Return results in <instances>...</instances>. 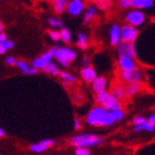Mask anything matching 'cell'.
Returning a JSON list of instances; mask_svg holds the SVG:
<instances>
[{"label": "cell", "instance_id": "obj_24", "mask_svg": "<svg viewBox=\"0 0 155 155\" xmlns=\"http://www.w3.org/2000/svg\"><path fill=\"white\" fill-rule=\"evenodd\" d=\"M45 72H47V73L50 75H53V77L60 75L62 73V72L60 71V69H59L58 65L55 64V63H53V62H51L50 64L47 65V68L45 69Z\"/></svg>", "mask_w": 155, "mask_h": 155}, {"label": "cell", "instance_id": "obj_7", "mask_svg": "<svg viewBox=\"0 0 155 155\" xmlns=\"http://www.w3.org/2000/svg\"><path fill=\"white\" fill-rule=\"evenodd\" d=\"M139 28L131 25H123L121 27V41L125 42H135L139 37Z\"/></svg>", "mask_w": 155, "mask_h": 155}, {"label": "cell", "instance_id": "obj_34", "mask_svg": "<svg viewBox=\"0 0 155 155\" xmlns=\"http://www.w3.org/2000/svg\"><path fill=\"white\" fill-rule=\"evenodd\" d=\"M37 72H38V70H37V69H35L33 67H32V68H30V67H29V68L27 69L23 73H25V74H28V75H32V74H36Z\"/></svg>", "mask_w": 155, "mask_h": 155}, {"label": "cell", "instance_id": "obj_37", "mask_svg": "<svg viewBox=\"0 0 155 155\" xmlns=\"http://www.w3.org/2000/svg\"><path fill=\"white\" fill-rule=\"evenodd\" d=\"M16 59L13 58V57H8V58L6 59V63L7 64H9V65H13V64H16Z\"/></svg>", "mask_w": 155, "mask_h": 155}, {"label": "cell", "instance_id": "obj_15", "mask_svg": "<svg viewBox=\"0 0 155 155\" xmlns=\"http://www.w3.org/2000/svg\"><path fill=\"white\" fill-rule=\"evenodd\" d=\"M97 9H99V8H97L95 5H93V3L89 5V6L85 8V10H84V12H83V25L90 23L91 21L97 17Z\"/></svg>", "mask_w": 155, "mask_h": 155}, {"label": "cell", "instance_id": "obj_31", "mask_svg": "<svg viewBox=\"0 0 155 155\" xmlns=\"http://www.w3.org/2000/svg\"><path fill=\"white\" fill-rule=\"evenodd\" d=\"M146 121H147L146 117H144V116H142V115H139V116H135V117L133 119L132 123H133V125L135 126V125H140V124H142V123L146 122Z\"/></svg>", "mask_w": 155, "mask_h": 155}, {"label": "cell", "instance_id": "obj_45", "mask_svg": "<svg viewBox=\"0 0 155 155\" xmlns=\"http://www.w3.org/2000/svg\"><path fill=\"white\" fill-rule=\"evenodd\" d=\"M30 1H35V0H30Z\"/></svg>", "mask_w": 155, "mask_h": 155}, {"label": "cell", "instance_id": "obj_35", "mask_svg": "<svg viewBox=\"0 0 155 155\" xmlns=\"http://www.w3.org/2000/svg\"><path fill=\"white\" fill-rule=\"evenodd\" d=\"M3 43V45H5V47H6V49L7 50H10V49H12L13 48V42L11 41V40H6V41L5 42H2Z\"/></svg>", "mask_w": 155, "mask_h": 155}, {"label": "cell", "instance_id": "obj_20", "mask_svg": "<svg viewBox=\"0 0 155 155\" xmlns=\"http://www.w3.org/2000/svg\"><path fill=\"white\" fill-rule=\"evenodd\" d=\"M134 131L135 132H147V133H153L155 131V126L152 123H150L149 121L140 124V125L134 126Z\"/></svg>", "mask_w": 155, "mask_h": 155}, {"label": "cell", "instance_id": "obj_36", "mask_svg": "<svg viewBox=\"0 0 155 155\" xmlns=\"http://www.w3.org/2000/svg\"><path fill=\"white\" fill-rule=\"evenodd\" d=\"M81 126H82V124H81L80 120H79V119H74V123H73V127H74V130L79 131V130L81 129Z\"/></svg>", "mask_w": 155, "mask_h": 155}, {"label": "cell", "instance_id": "obj_26", "mask_svg": "<svg viewBox=\"0 0 155 155\" xmlns=\"http://www.w3.org/2000/svg\"><path fill=\"white\" fill-rule=\"evenodd\" d=\"M111 115L113 117V120L115 122H119V121H122L125 116V112L123 109H120V110H114V111H110Z\"/></svg>", "mask_w": 155, "mask_h": 155}, {"label": "cell", "instance_id": "obj_4", "mask_svg": "<svg viewBox=\"0 0 155 155\" xmlns=\"http://www.w3.org/2000/svg\"><path fill=\"white\" fill-rule=\"evenodd\" d=\"M95 101L101 107H105L107 110L109 111H114V110H120L122 109V103L120 100H116L114 95L111 92H103V93L97 94V97H95Z\"/></svg>", "mask_w": 155, "mask_h": 155}, {"label": "cell", "instance_id": "obj_11", "mask_svg": "<svg viewBox=\"0 0 155 155\" xmlns=\"http://www.w3.org/2000/svg\"><path fill=\"white\" fill-rule=\"evenodd\" d=\"M117 65L121 71H132L137 68L135 60L132 58H127V57H119Z\"/></svg>", "mask_w": 155, "mask_h": 155}, {"label": "cell", "instance_id": "obj_41", "mask_svg": "<svg viewBox=\"0 0 155 155\" xmlns=\"http://www.w3.org/2000/svg\"><path fill=\"white\" fill-rule=\"evenodd\" d=\"M82 63H83L84 68H85V67H90V60H89L87 58H84L83 59V62H82Z\"/></svg>", "mask_w": 155, "mask_h": 155}, {"label": "cell", "instance_id": "obj_18", "mask_svg": "<svg viewBox=\"0 0 155 155\" xmlns=\"http://www.w3.org/2000/svg\"><path fill=\"white\" fill-rule=\"evenodd\" d=\"M81 77L83 79L85 82H89V83H92L94 80H95V78H97V72L94 70L93 68H91V67H85L81 70Z\"/></svg>", "mask_w": 155, "mask_h": 155}, {"label": "cell", "instance_id": "obj_3", "mask_svg": "<svg viewBox=\"0 0 155 155\" xmlns=\"http://www.w3.org/2000/svg\"><path fill=\"white\" fill-rule=\"evenodd\" d=\"M53 53V58H55L58 60V62L63 67H69L70 63L74 61L77 59V52L71 48L68 47H52L50 49Z\"/></svg>", "mask_w": 155, "mask_h": 155}, {"label": "cell", "instance_id": "obj_25", "mask_svg": "<svg viewBox=\"0 0 155 155\" xmlns=\"http://www.w3.org/2000/svg\"><path fill=\"white\" fill-rule=\"evenodd\" d=\"M60 36H61V40L64 43H70L72 40V35H71V31L68 29V28H61L60 30Z\"/></svg>", "mask_w": 155, "mask_h": 155}, {"label": "cell", "instance_id": "obj_39", "mask_svg": "<svg viewBox=\"0 0 155 155\" xmlns=\"http://www.w3.org/2000/svg\"><path fill=\"white\" fill-rule=\"evenodd\" d=\"M6 40H8V39H7V35L5 32H1L0 33V43L5 42Z\"/></svg>", "mask_w": 155, "mask_h": 155}, {"label": "cell", "instance_id": "obj_44", "mask_svg": "<svg viewBox=\"0 0 155 155\" xmlns=\"http://www.w3.org/2000/svg\"><path fill=\"white\" fill-rule=\"evenodd\" d=\"M45 1H51V2H52V1H53V0H45Z\"/></svg>", "mask_w": 155, "mask_h": 155}, {"label": "cell", "instance_id": "obj_16", "mask_svg": "<svg viewBox=\"0 0 155 155\" xmlns=\"http://www.w3.org/2000/svg\"><path fill=\"white\" fill-rule=\"evenodd\" d=\"M143 89V84L141 82H135V83H126L124 87V92H125L126 97H132L139 93Z\"/></svg>", "mask_w": 155, "mask_h": 155}, {"label": "cell", "instance_id": "obj_9", "mask_svg": "<svg viewBox=\"0 0 155 155\" xmlns=\"http://www.w3.org/2000/svg\"><path fill=\"white\" fill-rule=\"evenodd\" d=\"M52 58H53V53L51 50L42 53L41 55H39L38 58H36L31 62V65L37 70H45L47 68V65L50 64L52 62Z\"/></svg>", "mask_w": 155, "mask_h": 155}, {"label": "cell", "instance_id": "obj_1", "mask_svg": "<svg viewBox=\"0 0 155 155\" xmlns=\"http://www.w3.org/2000/svg\"><path fill=\"white\" fill-rule=\"evenodd\" d=\"M87 122L91 126H99V127H109L113 125L115 121L113 120L111 112L105 107L97 105L92 107L87 115Z\"/></svg>", "mask_w": 155, "mask_h": 155}, {"label": "cell", "instance_id": "obj_28", "mask_svg": "<svg viewBox=\"0 0 155 155\" xmlns=\"http://www.w3.org/2000/svg\"><path fill=\"white\" fill-rule=\"evenodd\" d=\"M60 77L62 78V80L64 81V82H67L69 84L77 82V78L73 74H70V73H67V72H62L61 74H60Z\"/></svg>", "mask_w": 155, "mask_h": 155}, {"label": "cell", "instance_id": "obj_2", "mask_svg": "<svg viewBox=\"0 0 155 155\" xmlns=\"http://www.w3.org/2000/svg\"><path fill=\"white\" fill-rule=\"evenodd\" d=\"M103 143V139L97 134H91V133H81L77 135L72 136L71 145L75 147H92L97 146Z\"/></svg>", "mask_w": 155, "mask_h": 155}, {"label": "cell", "instance_id": "obj_22", "mask_svg": "<svg viewBox=\"0 0 155 155\" xmlns=\"http://www.w3.org/2000/svg\"><path fill=\"white\" fill-rule=\"evenodd\" d=\"M89 1L95 5L101 10H109L113 5L112 0H89Z\"/></svg>", "mask_w": 155, "mask_h": 155}, {"label": "cell", "instance_id": "obj_29", "mask_svg": "<svg viewBox=\"0 0 155 155\" xmlns=\"http://www.w3.org/2000/svg\"><path fill=\"white\" fill-rule=\"evenodd\" d=\"M117 5L121 9L123 10H130L132 8V0H119Z\"/></svg>", "mask_w": 155, "mask_h": 155}, {"label": "cell", "instance_id": "obj_14", "mask_svg": "<svg viewBox=\"0 0 155 155\" xmlns=\"http://www.w3.org/2000/svg\"><path fill=\"white\" fill-rule=\"evenodd\" d=\"M54 144H55V142L51 139L43 140L41 142L32 144V145L30 146V150L35 153H42V152H45V151H47L48 149H50V147H52Z\"/></svg>", "mask_w": 155, "mask_h": 155}, {"label": "cell", "instance_id": "obj_12", "mask_svg": "<svg viewBox=\"0 0 155 155\" xmlns=\"http://www.w3.org/2000/svg\"><path fill=\"white\" fill-rule=\"evenodd\" d=\"M109 38H110V43L112 47H117L121 42V26L117 23H113L109 31Z\"/></svg>", "mask_w": 155, "mask_h": 155}, {"label": "cell", "instance_id": "obj_17", "mask_svg": "<svg viewBox=\"0 0 155 155\" xmlns=\"http://www.w3.org/2000/svg\"><path fill=\"white\" fill-rule=\"evenodd\" d=\"M155 5V0H132V8L139 10H150Z\"/></svg>", "mask_w": 155, "mask_h": 155}, {"label": "cell", "instance_id": "obj_30", "mask_svg": "<svg viewBox=\"0 0 155 155\" xmlns=\"http://www.w3.org/2000/svg\"><path fill=\"white\" fill-rule=\"evenodd\" d=\"M49 37L51 40L53 41H59V40H61V36H60V31H57V30H50L49 31Z\"/></svg>", "mask_w": 155, "mask_h": 155}, {"label": "cell", "instance_id": "obj_10", "mask_svg": "<svg viewBox=\"0 0 155 155\" xmlns=\"http://www.w3.org/2000/svg\"><path fill=\"white\" fill-rule=\"evenodd\" d=\"M142 71L140 69H134L132 71H121L120 73V79L126 83H135V82H141L142 81Z\"/></svg>", "mask_w": 155, "mask_h": 155}, {"label": "cell", "instance_id": "obj_38", "mask_svg": "<svg viewBox=\"0 0 155 155\" xmlns=\"http://www.w3.org/2000/svg\"><path fill=\"white\" fill-rule=\"evenodd\" d=\"M147 121H149L150 123H152L153 125L155 126V112H154V113H152L151 115L149 116V117H147Z\"/></svg>", "mask_w": 155, "mask_h": 155}, {"label": "cell", "instance_id": "obj_46", "mask_svg": "<svg viewBox=\"0 0 155 155\" xmlns=\"http://www.w3.org/2000/svg\"><path fill=\"white\" fill-rule=\"evenodd\" d=\"M0 1H1V0H0Z\"/></svg>", "mask_w": 155, "mask_h": 155}, {"label": "cell", "instance_id": "obj_23", "mask_svg": "<svg viewBox=\"0 0 155 155\" xmlns=\"http://www.w3.org/2000/svg\"><path fill=\"white\" fill-rule=\"evenodd\" d=\"M111 93L113 94L114 97H115L116 100H122V99H124L125 97V92H124V87H122V85H120V84H117V85H114L113 87H112V90H111Z\"/></svg>", "mask_w": 155, "mask_h": 155}, {"label": "cell", "instance_id": "obj_42", "mask_svg": "<svg viewBox=\"0 0 155 155\" xmlns=\"http://www.w3.org/2000/svg\"><path fill=\"white\" fill-rule=\"evenodd\" d=\"M5 134H6V133H5V131L0 127V137H3V136H5Z\"/></svg>", "mask_w": 155, "mask_h": 155}, {"label": "cell", "instance_id": "obj_27", "mask_svg": "<svg viewBox=\"0 0 155 155\" xmlns=\"http://www.w3.org/2000/svg\"><path fill=\"white\" fill-rule=\"evenodd\" d=\"M48 23H49V26L52 27V28H62V26H63L62 20L58 19V18H54V17L49 18Z\"/></svg>", "mask_w": 155, "mask_h": 155}, {"label": "cell", "instance_id": "obj_8", "mask_svg": "<svg viewBox=\"0 0 155 155\" xmlns=\"http://www.w3.org/2000/svg\"><path fill=\"white\" fill-rule=\"evenodd\" d=\"M85 8H87L85 0H69L68 6H67V11L70 16L79 17L84 12Z\"/></svg>", "mask_w": 155, "mask_h": 155}, {"label": "cell", "instance_id": "obj_32", "mask_svg": "<svg viewBox=\"0 0 155 155\" xmlns=\"http://www.w3.org/2000/svg\"><path fill=\"white\" fill-rule=\"evenodd\" d=\"M74 154L75 155H91V152L87 147H77Z\"/></svg>", "mask_w": 155, "mask_h": 155}, {"label": "cell", "instance_id": "obj_21", "mask_svg": "<svg viewBox=\"0 0 155 155\" xmlns=\"http://www.w3.org/2000/svg\"><path fill=\"white\" fill-rule=\"evenodd\" d=\"M53 8H54L55 13H62L64 10H67V6H68L69 0H53Z\"/></svg>", "mask_w": 155, "mask_h": 155}, {"label": "cell", "instance_id": "obj_5", "mask_svg": "<svg viewBox=\"0 0 155 155\" xmlns=\"http://www.w3.org/2000/svg\"><path fill=\"white\" fill-rule=\"evenodd\" d=\"M124 19H125L127 25H131V26H134V27H136V28H139V27L143 26V25L145 23L146 15L144 13L143 10L131 8V9L126 12Z\"/></svg>", "mask_w": 155, "mask_h": 155}, {"label": "cell", "instance_id": "obj_19", "mask_svg": "<svg viewBox=\"0 0 155 155\" xmlns=\"http://www.w3.org/2000/svg\"><path fill=\"white\" fill-rule=\"evenodd\" d=\"M89 45V39L87 36L83 32H79L77 36V47L81 50H85Z\"/></svg>", "mask_w": 155, "mask_h": 155}, {"label": "cell", "instance_id": "obj_13", "mask_svg": "<svg viewBox=\"0 0 155 155\" xmlns=\"http://www.w3.org/2000/svg\"><path fill=\"white\" fill-rule=\"evenodd\" d=\"M92 90L95 94L103 93L107 91V80L105 77H97L92 82Z\"/></svg>", "mask_w": 155, "mask_h": 155}, {"label": "cell", "instance_id": "obj_40", "mask_svg": "<svg viewBox=\"0 0 155 155\" xmlns=\"http://www.w3.org/2000/svg\"><path fill=\"white\" fill-rule=\"evenodd\" d=\"M7 51H8V50H7L6 47L3 45V43H0V54H5Z\"/></svg>", "mask_w": 155, "mask_h": 155}, {"label": "cell", "instance_id": "obj_43", "mask_svg": "<svg viewBox=\"0 0 155 155\" xmlns=\"http://www.w3.org/2000/svg\"><path fill=\"white\" fill-rule=\"evenodd\" d=\"M3 32V25L1 22H0V33Z\"/></svg>", "mask_w": 155, "mask_h": 155}, {"label": "cell", "instance_id": "obj_6", "mask_svg": "<svg viewBox=\"0 0 155 155\" xmlns=\"http://www.w3.org/2000/svg\"><path fill=\"white\" fill-rule=\"evenodd\" d=\"M119 57H127V58H136V45L135 42L121 41L116 47Z\"/></svg>", "mask_w": 155, "mask_h": 155}, {"label": "cell", "instance_id": "obj_33", "mask_svg": "<svg viewBox=\"0 0 155 155\" xmlns=\"http://www.w3.org/2000/svg\"><path fill=\"white\" fill-rule=\"evenodd\" d=\"M15 65H17V68H19L22 72H25L27 70V69L29 68L28 63H27L26 61H22V60H20V61H17L16 64H15Z\"/></svg>", "mask_w": 155, "mask_h": 155}]
</instances>
